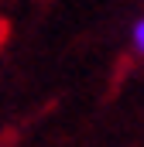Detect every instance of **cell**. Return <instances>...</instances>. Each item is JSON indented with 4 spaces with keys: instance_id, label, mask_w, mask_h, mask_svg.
Returning a JSON list of instances; mask_svg holds the SVG:
<instances>
[{
    "instance_id": "6da1fadb",
    "label": "cell",
    "mask_w": 144,
    "mask_h": 147,
    "mask_svg": "<svg viewBox=\"0 0 144 147\" xmlns=\"http://www.w3.org/2000/svg\"><path fill=\"white\" fill-rule=\"evenodd\" d=\"M134 38H137V45H141V48H144V21H141V24H137V31H134Z\"/></svg>"
},
{
    "instance_id": "7a4b0ae2",
    "label": "cell",
    "mask_w": 144,
    "mask_h": 147,
    "mask_svg": "<svg viewBox=\"0 0 144 147\" xmlns=\"http://www.w3.org/2000/svg\"><path fill=\"white\" fill-rule=\"evenodd\" d=\"M7 41V21H0V45Z\"/></svg>"
}]
</instances>
